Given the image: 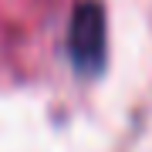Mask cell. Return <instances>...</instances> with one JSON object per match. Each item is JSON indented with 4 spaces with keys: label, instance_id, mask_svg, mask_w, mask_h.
<instances>
[{
    "label": "cell",
    "instance_id": "6da1fadb",
    "mask_svg": "<svg viewBox=\"0 0 152 152\" xmlns=\"http://www.w3.org/2000/svg\"><path fill=\"white\" fill-rule=\"evenodd\" d=\"M68 51L78 71L91 75L105 61V10L95 0H81L71 14L68 27Z\"/></svg>",
    "mask_w": 152,
    "mask_h": 152
}]
</instances>
